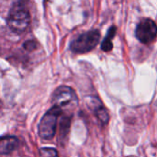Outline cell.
<instances>
[{"instance_id":"7a4b0ae2","label":"cell","mask_w":157,"mask_h":157,"mask_svg":"<svg viewBox=\"0 0 157 157\" xmlns=\"http://www.w3.org/2000/svg\"><path fill=\"white\" fill-rule=\"evenodd\" d=\"M62 112L63 110L59 107L52 106L43 115L38 126V133L41 139L52 140L54 137L57 130L58 119Z\"/></svg>"},{"instance_id":"5b68a950","label":"cell","mask_w":157,"mask_h":157,"mask_svg":"<svg viewBox=\"0 0 157 157\" xmlns=\"http://www.w3.org/2000/svg\"><path fill=\"white\" fill-rule=\"evenodd\" d=\"M135 35L141 42L144 44L151 43L156 39L157 25L151 18H144L138 23Z\"/></svg>"},{"instance_id":"8fae6325","label":"cell","mask_w":157,"mask_h":157,"mask_svg":"<svg viewBox=\"0 0 157 157\" xmlns=\"http://www.w3.org/2000/svg\"><path fill=\"white\" fill-rule=\"evenodd\" d=\"M24 49L27 51H34L37 48V42L35 40H27L23 45Z\"/></svg>"},{"instance_id":"52a82bcc","label":"cell","mask_w":157,"mask_h":157,"mask_svg":"<svg viewBox=\"0 0 157 157\" xmlns=\"http://www.w3.org/2000/svg\"><path fill=\"white\" fill-rule=\"evenodd\" d=\"M19 146V141L17 137L5 135L0 137V155H9L16 151Z\"/></svg>"},{"instance_id":"8992f818","label":"cell","mask_w":157,"mask_h":157,"mask_svg":"<svg viewBox=\"0 0 157 157\" xmlns=\"http://www.w3.org/2000/svg\"><path fill=\"white\" fill-rule=\"evenodd\" d=\"M86 104L87 107L94 112L97 118L102 124H107L109 120V115L108 110L105 109L101 101L95 97H88L86 98Z\"/></svg>"},{"instance_id":"30bf717a","label":"cell","mask_w":157,"mask_h":157,"mask_svg":"<svg viewBox=\"0 0 157 157\" xmlns=\"http://www.w3.org/2000/svg\"><path fill=\"white\" fill-rule=\"evenodd\" d=\"M40 157H58V153L53 148H41L40 151Z\"/></svg>"},{"instance_id":"6da1fadb","label":"cell","mask_w":157,"mask_h":157,"mask_svg":"<svg viewBox=\"0 0 157 157\" xmlns=\"http://www.w3.org/2000/svg\"><path fill=\"white\" fill-rule=\"evenodd\" d=\"M29 20V12L25 0H16L12 5L7 17V24L10 29L20 34L27 29Z\"/></svg>"},{"instance_id":"277c9868","label":"cell","mask_w":157,"mask_h":157,"mask_svg":"<svg viewBox=\"0 0 157 157\" xmlns=\"http://www.w3.org/2000/svg\"><path fill=\"white\" fill-rule=\"evenodd\" d=\"M52 101L53 106H57L63 110V109L75 107L78 98L73 88L67 86H61L53 91Z\"/></svg>"},{"instance_id":"9c48e42d","label":"cell","mask_w":157,"mask_h":157,"mask_svg":"<svg viewBox=\"0 0 157 157\" xmlns=\"http://www.w3.org/2000/svg\"><path fill=\"white\" fill-rule=\"evenodd\" d=\"M116 27H111L109 31H108V34L106 36V38L104 39L102 44H101V49L104 51V52H109L112 50L113 48V44H112V39L115 37V34H116Z\"/></svg>"},{"instance_id":"ba28073f","label":"cell","mask_w":157,"mask_h":157,"mask_svg":"<svg viewBox=\"0 0 157 157\" xmlns=\"http://www.w3.org/2000/svg\"><path fill=\"white\" fill-rule=\"evenodd\" d=\"M71 116L63 115L59 121V135H58V142L61 145H64L67 141V137L70 132L71 127Z\"/></svg>"},{"instance_id":"3957f363","label":"cell","mask_w":157,"mask_h":157,"mask_svg":"<svg viewBox=\"0 0 157 157\" xmlns=\"http://www.w3.org/2000/svg\"><path fill=\"white\" fill-rule=\"evenodd\" d=\"M100 40V32L98 29H93L80 34L75 38L71 45V50L75 53H86L93 49L98 44Z\"/></svg>"}]
</instances>
